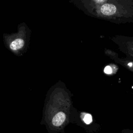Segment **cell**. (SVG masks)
Returning a JSON list of instances; mask_svg holds the SVG:
<instances>
[{"mask_svg": "<svg viewBox=\"0 0 133 133\" xmlns=\"http://www.w3.org/2000/svg\"><path fill=\"white\" fill-rule=\"evenodd\" d=\"M0 72H1V68H0Z\"/></svg>", "mask_w": 133, "mask_h": 133, "instance_id": "obj_8", "label": "cell"}, {"mask_svg": "<svg viewBox=\"0 0 133 133\" xmlns=\"http://www.w3.org/2000/svg\"><path fill=\"white\" fill-rule=\"evenodd\" d=\"M66 92L57 83L48 91L44 104L41 124L45 125L49 133H56L65 126L69 115L66 106Z\"/></svg>", "mask_w": 133, "mask_h": 133, "instance_id": "obj_1", "label": "cell"}, {"mask_svg": "<svg viewBox=\"0 0 133 133\" xmlns=\"http://www.w3.org/2000/svg\"><path fill=\"white\" fill-rule=\"evenodd\" d=\"M104 52L107 56L114 60L115 62L121 64L127 69L133 72V60L127 58L125 59L119 58L118 57L117 54L111 49L105 48L104 49Z\"/></svg>", "mask_w": 133, "mask_h": 133, "instance_id": "obj_5", "label": "cell"}, {"mask_svg": "<svg viewBox=\"0 0 133 133\" xmlns=\"http://www.w3.org/2000/svg\"><path fill=\"white\" fill-rule=\"evenodd\" d=\"M110 39L125 54L126 58L133 60V36L116 35L111 37Z\"/></svg>", "mask_w": 133, "mask_h": 133, "instance_id": "obj_4", "label": "cell"}, {"mask_svg": "<svg viewBox=\"0 0 133 133\" xmlns=\"http://www.w3.org/2000/svg\"><path fill=\"white\" fill-rule=\"evenodd\" d=\"M83 120L86 124H90L92 121L91 115L89 113H84L83 116Z\"/></svg>", "mask_w": 133, "mask_h": 133, "instance_id": "obj_6", "label": "cell"}, {"mask_svg": "<svg viewBox=\"0 0 133 133\" xmlns=\"http://www.w3.org/2000/svg\"><path fill=\"white\" fill-rule=\"evenodd\" d=\"M32 31L26 22H22L17 26V31L10 33H3L5 47L17 57L24 55L29 47Z\"/></svg>", "mask_w": 133, "mask_h": 133, "instance_id": "obj_3", "label": "cell"}, {"mask_svg": "<svg viewBox=\"0 0 133 133\" xmlns=\"http://www.w3.org/2000/svg\"><path fill=\"white\" fill-rule=\"evenodd\" d=\"M74 5L91 17L115 24L133 22V0H111L99 5L86 3Z\"/></svg>", "mask_w": 133, "mask_h": 133, "instance_id": "obj_2", "label": "cell"}, {"mask_svg": "<svg viewBox=\"0 0 133 133\" xmlns=\"http://www.w3.org/2000/svg\"><path fill=\"white\" fill-rule=\"evenodd\" d=\"M104 72L105 73V74H111L112 73H113V68L111 67V65H107L106 66L105 68H104Z\"/></svg>", "mask_w": 133, "mask_h": 133, "instance_id": "obj_7", "label": "cell"}]
</instances>
